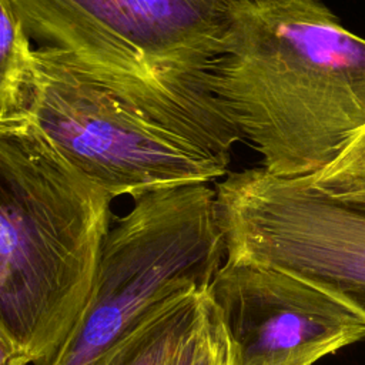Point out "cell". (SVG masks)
I'll return each mask as SVG.
<instances>
[{"label":"cell","mask_w":365,"mask_h":365,"mask_svg":"<svg viewBox=\"0 0 365 365\" xmlns=\"http://www.w3.org/2000/svg\"><path fill=\"white\" fill-rule=\"evenodd\" d=\"M20 111L76 173L111 198L210 182L230 164L151 120L54 47L33 48Z\"/></svg>","instance_id":"obj_5"},{"label":"cell","mask_w":365,"mask_h":365,"mask_svg":"<svg viewBox=\"0 0 365 365\" xmlns=\"http://www.w3.org/2000/svg\"><path fill=\"white\" fill-rule=\"evenodd\" d=\"M33 356L0 325V365H29Z\"/></svg>","instance_id":"obj_13"},{"label":"cell","mask_w":365,"mask_h":365,"mask_svg":"<svg viewBox=\"0 0 365 365\" xmlns=\"http://www.w3.org/2000/svg\"><path fill=\"white\" fill-rule=\"evenodd\" d=\"M301 178L324 197L365 212V127L332 163Z\"/></svg>","instance_id":"obj_10"},{"label":"cell","mask_w":365,"mask_h":365,"mask_svg":"<svg viewBox=\"0 0 365 365\" xmlns=\"http://www.w3.org/2000/svg\"><path fill=\"white\" fill-rule=\"evenodd\" d=\"M224 261L217 194L208 182L135 198L110 227L91 299L48 365H96L165 299L208 291Z\"/></svg>","instance_id":"obj_4"},{"label":"cell","mask_w":365,"mask_h":365,"mask_svg":"<svg viewBox=\"0 0 365 365\" xmlns=\"http://www.w3.org/2000/svg\"><path fill=\"white\" fill-rule=\"evenodd\" d=\"M225 259L288 272L365 321V212L262 167L232 173L217 190Z\"/></svg>","instance_id":"obj_6"},{"label":"cell","mask_w":365,"mask_h":365,"mask_svg":"<svg viewBox=\"0 0 365 365\" xmlns=\"http://www.w3.org/2000/svg\"><path fill=\"white\" fill-rule=\"evenodd\" d=\"M194 365H234L228 335L208 294L204 298L201 339Z\"/></svg>","instance_id":"obj_11"},{"label":"cell","mask_w":365,"mask_h":365,"mask_svg":"<svg viewBox=\"0 0 365 365\" xmlns=\"http://www.w3.org/2000/svg\"><path fill=\"white\" fill-rule=\"evenodd\" d=\"M29 37L128 104L231 160L244 140L211 88L238 0H10Z\"/></svg>","instance_id":"obj_2"},{"label":"cell","mask_w":365,"mask_h":365,"mask_svg":"<svg viewBox=\"0 0 365 365\" xmlns=\"http://www.w3.org/2000/svg\"><path fill=\"white\" fill-rule=\"evenodd\" d=\"M234 365H312L365 338V321L314 285L277 268L225 259L207 291Z\"/></svg>","instance_id":"obj_7"},{"label":"cell","mask_w":365,"mask_h":365,"mask_svg":"<svg viewBox=\"0 0 365 365\" xmlns=\"http://www.w3.org/2000/svg\"><path fill=\"white\" fill-rule=\"evenodd\" d=\"M111 197L21 113L0 114V325L48 365L93 295Z\"/></svg>","instance_id":"obj_3"},{"label":"cell","mask_w":365,"mask_h":365,"mask_svg":"<svg viewBox=\"0 0 365 365\" xmlns=\"http://www.w3.org/2000/svg\"><path fill=\"white\" fill-rule=\"evenodd\" d=\"M211 88L267 173L308 177L365 127V38L322 0H238Z\"/></svg>","instance_id":"obj_1"},{"label":"cell","mask_w":365,"mask_h":365,"mask_svg":"<svg viewBox=\"0 0 365 365\" xmlns=\"http://www.w3.org/2000/svg\"><path fill=\"white\" fill-rule=\"evenodd\" d=\"M207 291L174 295L143 317L96 365H167L197 325Z\"/></svg>","instance_id":"obj_8"},{"label":"cell","mask_w":365,"mask_h":365,"mask_svg":"<svg viewBox=\"0 0 365 365\" xmlns=\"http://www.w3.org/2000/svg\"><path fill=\"white\" fill-rule=\"evenodd\" d=\"M30 37L10 0H0V114L20 111L31 56Z\"/></svg>","instance_id":"obj_9"},{"label":"cell","mask_w":365,"mask_h":365,"mask_svg":"<svg viewBox=\"0 0 365 365\" xmlns=\"http://www.w3.org/2000/svg\"><path fill=\"white\" fill-rule=\"evenodd\" d=\"M204 298H205V295H204ZM202 319H204V304H202V314H201L197 325L187 335V338L178 346V349L171 356V359L167 362V365H194L195 364L197 354H198V346H200V339H201Z\"/></svg>","instance_id":"obj_12"}]
</instances>
